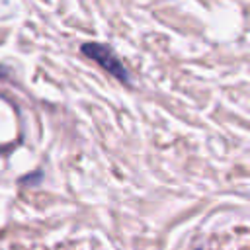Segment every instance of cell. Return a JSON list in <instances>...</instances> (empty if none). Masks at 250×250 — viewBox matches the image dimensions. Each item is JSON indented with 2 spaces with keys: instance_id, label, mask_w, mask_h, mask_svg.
Returning a JSON list of instances; mask_svg holds the SVG:
<instances>
[{
  "instance_id": "6da1fadb",
  "label": "cell",
  "mask_w": 250,
  "mask_h": 250,
  "mask_svg": "<svg viewBox=\"0 0 250 250\" xmlns=\"http://www.w3.org/2000/svg\"><path fill=\"white\" fill-rule=\"evenodd\" d=\"M82 51H84L88 57L100 61V64H102L104 68H107L111 74H115L117 78L127 80V72H125V68L121 66V62L117 61V57L113 55V51H109L107 47H104V45H96V43H86V45L82 47Z\"/></svg>"
}]
</instances>
